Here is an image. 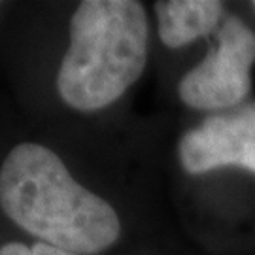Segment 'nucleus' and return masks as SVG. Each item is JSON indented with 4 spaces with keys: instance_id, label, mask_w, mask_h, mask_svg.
<instances>
[{
    "instance_id": "obj_4",
    "label": "nucleus",
    "mask_w": 255,
    "mask_h": 255,
    "mask_svg": "<svg viewBox=\"0 0 255 255\" xmlns=\"http://www.w3.org/2000/svg\"><path fill=\"white\" fill-rule=\"evenodd\" d=\"M178 163L191 176L237 166L255 176V101L210 114L178 142Z\"/></svg>"
},
{
    "instance_id": "obj_7",
    "label": "nucleus",
    "mask_w": 255,
    "mask_h": 255,
    "mask_svg": "<svg viewBox=\"0 0 255 255\" xmlns=\"http://www.w3.org/2000/svg\"><path fill=\"white\" fill-rule=\"evenodd\" d=\"M252 8H254V11H255V2H252Z\"/></svg>"
},
{
    "instance_id": "obj_2",
    "label": "nucleus",
    "mask_w": 255,
    "mask_h": 255,
    "mask_svg": "<svg viewBox=\"0 0 255 255\" xmlns=\"http://www.w3.org/2000/svg\"><path fill=\"white\" fill-rule=\"evenodd\" d=\"M149 21L136 0H83L70 19V44L59 64L57 91L78 112L118 102L142 78Z\"/></svg>"
},
{
    "instance_id": "obj_6",
    "label": "nucleus",
    "mask_w": 255,
    "mask_h": 255,
    "mask_svg": "<svg viewBox=\"0 0 255 255\" xmlns=\"http://www.w3.org/2000/svg\"><path fill=\"white\" fill-rule=\"evenodd\" d=\"M30 250H32V255H78L72 252H66V250H61V248L44 244V242H36L34 246H30Z\"/></svg>"
},
{
    "instance_id": "obj_5",
    "label": "nucleus",
    "mask_w": 255,
    "mask_h": 255,
    "mask_svg": "<svg viewBox=\"0 0 255 255\" xmlns=\"http://www.w3.org/2000/svg\"><path fill=\"white\" fill-rule=\"evenodd\" d=\"M157 34L166 47L180 49L218 30L227 15L219 0H161L155 2Z\"/></svg>"
},
{
    "instance_id": "obj_3",
    "label": "nucleus",
    "mask_w": 255,
    "mask_h": 255,
    "mask_svg": "<svg viewBox=\"0 0 255 255\" xmlns=\"http://www.w3.org/2000/svg\"><path fill=\"white\" fill-rule=\"evenodd\" d=\"M255 32L244 19L227 13L216 30V46L178 83L180 101L197 112H227L248 102L254 87Z\"/></svg>"
},
{
    "instance_id": "obj_1",
    "label": "nucleus",
    "mask_w": 255,
    "mask_h": 255,
    "mask_svg": "<svg viewBox=\"0 0 255 255\" xmlns=\"http://www.w3.org/2000/svg\"><path fill=\"white\" fill-rule=\"evenodd\" d=\"M0 208L40 242L95 255L121 237L116 208L78 182L44 144L21 142L0 164Z\"/></svg>"
}]
</instances>
